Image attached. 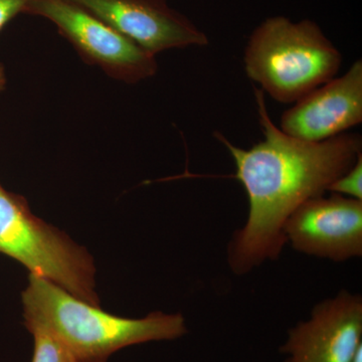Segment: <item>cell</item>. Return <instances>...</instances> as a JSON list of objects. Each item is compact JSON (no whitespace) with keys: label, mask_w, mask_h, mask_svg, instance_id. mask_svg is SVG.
I'll list each match as a JSON object with an SVG mask.
<instances>
[{"label":"cell","mask_w":362,"mask_h":362,"mask_svg":"<svg viewBox=\"0 0 362 362\" xmlns=\"http://www.w3.org/2000/svg\"><path fill=\"white\" fill-rule=\"evenodd\" d=\"M156 56L173 49L209 44L201 30L165 0H71Z\"/></svg>","instance_id":"cell-7"},{"label":"cell","mask_w":362,"mask_h":362,"mask_svg":"<svg viewBox=\"0 0 362 362\" xmlns=\"http://www.w3.org/2000/svg\"><path fill=\"white\" fill-rule=\"evenodd\" d=\"M286 239L297 251L342 262L362 255V201L332 194L313 197L286 221Z\"/></svg>","instance_id":"cell-6"},{"label":"cell","mask_w":362,"mask_h":362,"mask_svg":"<svg viewBox=\"0 0 362 362\" xmlns=\"http://www.w3.org/2000/svg\"><path fill=\"white\" fill-rule=\"evenodd\" d=\"M30 0H0V32L18 14L25 13Z\"/></svg>","instance_id":"cell-12"},{"label":"cell","mask_w":362,"mask_h":362,"mask_svg":"<svg viewBox=\"0 0 362 362\" xmlns=\"http://www.w3.org/2000/svg\"><path fill=\"white\" fill-rule=\"evenodd\" d=\"M25 14L51 21L86 63L114 80L136 84L156 75V56L71 0H30Z\"/></svg>","instance_id":"cell-5"},{"label":"cell","mask_w":362,"mask_h":362,"mask_svg":"<svg viewBox=\"0 0 362 362\" xmlns=\"http://www.w3.org/2000/svg\"><path fill=\"white\" fill-rule=\"evenodd\" d=\"M362 349V299L346 291L317 305L290 331L286 362H354Z\"/></svg>","instance_id":"cell-8"},{"label":"cell","mask_w":362,"mask_h":362,"mask_svg":"<svg viewBox=\"0 0 362 362\" xmlns=\"http://www.w3.org/2000/svg\"><path fill=\"white\" fill-rule=\"evenodd\" d=\"M265 139L250 149L235 146L221 133L214 137L232 154L250 202L246 226L235 233L228 262L237 274L266 259H277L285 243L289 216L308 199L320 197L361 154V137L343 133L307 142L283 132L272 121L262 90L255 89Z\"/></svg>","instance_id":"cell-1"},{"label":"cell","mask_w":362,"mask_h":362,"mask_svg":"<svg viewBox=\"0 0 362 362\" xmlns=\"http://www.w3.org/2000/svg\"><path fill=\"white\" fill-rule=\"evenodd\" d=\"M0 252L20 262L33 275L52 281L87 303L99 305L94 264L88 252L33 216L25 199L1 185Z\"/></svg>","instance_id":"cell-4"},{"label":"cell","mask_w":362,"mask_h":362,"mask_svg":"<svg viewBox=\"0 0 362 362\" xmlns=\"http://www.w3.org/2000/svg\"><path fill=\"white\" fill-rule=\"evenodd\" d=\"M6 84V71H4V66L0 63V90L4 89Z\"/></svg>","instance_id":"cell-13"},{"label":"cell","mask_w":362,"mask_h":362,"mask_svg":"<svg viewBox=\"0 0 362 362\" xmlns=\"http://www.w3.org/2000/svg\"><path fill=\"white\" fill-rule=\"evenodd\" d=\"M354 362H362V349L358 352V354H357V356L356 358H354Z\"/></svg>","instance_id":"cell-14"},{"label":"cell","mask_w":362,"mask_h":362,"mask_svg":"<svg viewBox=\"0 0 362 362\" xmlns=\"http://www.w3.org/2000/svg\"><path fill=\"white\" fill-rule=\"evenodd\" d=\"M328 192L362 201V153L346 173L333 181Z\"/></svg>","instance_id":"cell-11"},{"label":"cell","mask_w":362,"mask_h":362,"mask_svg":"<svg viewBox=\"0 0 362 362\" xmlns=\"http://www.w3.org/2000/svg\"><path fill=\"white\" fill-rule=\"evenodd\" d=\"M362 122V63L356 61L342 77L312 90L281 119L280 129L307 142L343 134Z\"/></svg>","instance_id":"cell-9"},{"label":"cell","mask_w":362,"mask_h":362,"mask_svg":"<svg viewBox=\"0 0 362 362\" xmlns=\"http://www.w3.org/2000/svg\"><path fill=\"white\" fill-rule=\"evenodd\" d=\"M247 77L280 103H295L332 80L342 56L312 21L277 16L252 33L245 51Z\"/></svg>","instance_id":"cell-3"},{"label":"cell","mask_w":362,"mask_h":362,"mask_svg":"<svg viewBox=\"0 0 362 362\" xmlns=\"http://www.w3.org/2000/svg\"><path fill=\"white\" fill-rule=\"evenodd\" d=\"M33 335L32 362H76L69 349L49 331L40 327L28 328Z\"/></svg>","instance_id":"cell-10"},{"label":"cell","mask_w":362,"mask_h":362,"mask_svg":"<svg viewBox=\"0 0 362 362\" xmlns=\"http://www.w3.org/2000/svg\"><path fill=\"white\" fill-rule=\"evenodd\" d=\"M23 301L28 329L49 331L65 345L76 362H106L124 347L173 340L187 333L180 314L154 312L141 319L112 315L33 274Z\"/></svg>","instance_id":"cell-2"}]
</instances>
